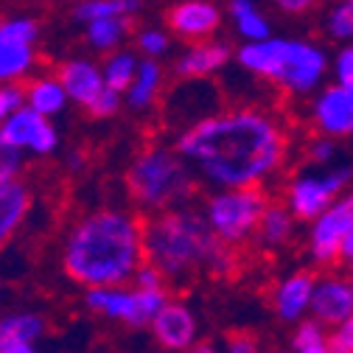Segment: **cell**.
I'll use <instances>...</instances> for the list:
<instances>
[{"mask_svg":"<svg viewBox=\"0 0 353 353\" xmlns=\"http://www.w3.org/2000/svg\"><path fill=\"white\" fill-rule=\"evenodd\" d=\"M174 149L216 191L261 188L281 171L289 138L263 110H228L176 135Z\"/></svg>","mask_w":353,"mask_h":353,"instance_id":"1","label":"cell"},{"mask_svg":"<svg viewBox=\"0 0 353 353\" xmlns=\"http://www.w3.org/2000/svg\"><path fill=\"white\" fill-rule=\"evenodd\" d=\"M143 263V222L118 208L87 213L62 247L68 278L87 289H118L135 281Z\"/></svg>","mask_w":353,"mask_h":353,"instance_id":"2","label":"cell"},{"mask_svg":"<svg viewBox=\"0 0 353 353\" xmlns=\"http://www.w3.org/2000/svg\"><path fill=\"white\" fill-rule=\"evenodd\" d=\"M143 255L146 263L171 281L196 272L225 275L233 263L230 247L219 241L205 213L188 205L149 216L143 222Z\"/></svg>","mask_w":353,"mask_h":353,"instance_id":"3","label":"cell"},{"mask_svg":"<svg viewBox=\"0 0 353 353\" xmlns=\"http://www.w3.org/2000/svg\"><path fill=\"white\" fill-rule=\"evenodd\" d=\"M236 62L244 73L272 81L289 96H317L325 87L331 57L323 46L300 37H272L267 42H252L236 51Z\"/></svg>","mask_w":353,"mask_h":353,"instance_id":"4","label":"cell"},{"mask_svg":"<svg viewBox=\"0 0 353 353\" xmlns=\"http://www.w3.org/2000/svg\"><path fill=\"white\" fill-rule=\"evenodd\" d=\"M126 191L138 208L165 213L185 208L194 194V168L176 149L152 146L141 152L126 168Z\"/></svg>","mask_w":353,"mask_h":353,"instance_id":"5","label":"cell"},{"mask_svg":"<svg viewBox=\"0 0 353 353\" xmlns=\"http://www.w3.org/2000/svg\"><path fill=\"white\" fill-rule=\"evenodd\" d=\"M270 196L263 188H239V191H216L208 196L202 213L219 241L236 247L258 233L263 216L270 210Z\"/></svg>","mask_w":353,"mask_h":353,"instance_id":"6","label":"cell"},{"mask_svg":"<svg viewBox=\"0 0 353 353\" xmlns=\"http://www.w3.org/2000/svg\"><path fill=\"white\" fill-rule=\"evenodd\" d=\"M353 180V165H331V168H317V171H300L297 176L286 183L283 191V205L297 222H317V219L350 188Z\"/></svg>","mask_w":353,"mask_h":353,"instance_id":"7","label":"cell"},{"mask_svg":"<svg viewBox=\"0 0 353 353\" xmlns=\"http://www.w3.org/2000/svg\"><path fill=\"white\" fill-rule=\"evenodd\" d=\"M84 303L99 314L126 325H149L168 305L165 292H126V289H87Z\"/></svg>","mask_w":353,"mask_h":353,"instance_id":"8","label":"cell"},{"mask_svg":"<svg viewBox=\"0 0 353 353\" xmlns=\"http://www.w3.org/2000/svg\"><path fill=\"white\" fill-rule=\"evenodd\" d=\"M350 230H353V185L317 222L308 225V255H312L317 267H334Z\"/></svg>","mask_w":353,"mask_h":353,"instance_id":"9","label":"cell"},{"mask_svg":"<svg viewBox=\"0 0 353 353\" xmlns=\"http://www.w3.org/2000/svg\"><path fill=\"white\" fill-rule=\"evenodd\" d=\"M308 118L323 138H353V90H345L339 84H325L308 104Z\"/></svg>","mask_w":353,"mask_h":353,"instance_id":"10","label":"cell"},{"mask_svg":"<svg viewBox=\"0 0 353 353\" xmlns=\"http://www.w3.org/2000/svg\"><path fill=\"white\" fill-rule=\"evenodd\" d=\"M0 143L14 152L31 149L34 154L42 157V154H51L59 146V132L54 129V123L48 118H42L34 110L23 107L14 115H9L6 123L0 126Z\"/></svg>","mask_w":353,"mask_h":353,"instance_id":"11","label":"cell"},{"mask_svg":"<svg viewBox=\"0 0 353 353\" xmlns=\"http://www.w3.org/2000/svg\"><path fill=\"white\" fill-rule=\"evenodd\" d=\"M222 20H225L222 9L210 3V0H185V3L171 6L165 14L168 28L176 37L191 39L194 46L196 42H208V37H213L219 31Z\"/></svg>","mask_w":353,"mask_h":353,"instance_id":"12","label":"cell"},{"mask_svg":"<svg viewBox=\"0 0 353 353\" xmlns=\"http://www.w3.org/2000/svg\"><path fill=\"white\" fill-rule=\"evenodd\" d=\"M312 314L331 331L345 325L353 317V278H345V275L317 278Z\"/></svg>","mask_w":353,"mask_h":353,"instance_id":"13","label":"cell"},{"mask_svg":"<svg viewBox=\"0 0 353 353\" xmlns=\"http://www.w3.org/2000/svg\"><path fill=\"white\" fill-rule=\"evenodd\" d=\"M57 79L62 81L65 93L70 101H76L79 107H84L90 112L96 107V101L110 90L107 81H104V70L90 62V59H68L59 65Z\"/></svg>","mask_w":353,"mask_h":353,"instance_id":"14","label":"cell"},{"mask_svg":"<svg viewBox=\"0 0 353 353\" xmlns=\"http://www.w3.org/2000/svg\"><path fill=\"white\" fill-rule=\"evenodd\" d=\"M314 289H317V275L312 270H297L286 275L272 294V308L283 323H303L305 312H312L314 303Z\"/></svg>","mask_w":353,"mask_h":353,"instance_id":"15","label":"cell"},{"mask_svg":"<svg viewBox=\"0 0 353 353\" xmlns=\"http://www.w3.org/2000/svg\"><path fill=\"white\" fill-rule=\"evenodd\" d=\"M196 317L185 303L168 300V305L154 317L152 334L165 350H191L196 345Z\"/></svg>","mask_w":353,"mask_h":353,"instance_id":"16","label":"cell"},{"mask_svg":"<svg viewBox=\"0 0 353 353\" xmlns=\"http://www.w3.org/2000/svg\"><path fill=\"white\" fill-rule=\"evenodd\" d=\"M230 62V46L228 42H196L185 54L176 57L174 62V76L185 81H205L208 76L219 73Z\"/></svg>","mask_w":353,"mask_h":353,"instance_id":"17","label":"cell"},{"mask_svg":"<svg viewBox=\"0 0 353 353\" xmlns=\"http://www.w3.org/2000/svg\"><path fill=\"white\" fill-rule=\"evenodd\" d=\"M31 208V194L23 180H0V247H3Z\"/></svg>","mask_w":353,"mask_h":353,"instance_id":"18","label":"cell"},{"mask_svg":"<svg viewBox=\"0 0 353 353\" xmlns=\"http://www.w3.org/2000/svg\"><path fill=\"white\" fill-rule=\"evenodd\" d=\"M228 12L233 17V26H236L239 37L244 39V46L272 39V23H270V17L263 14L261 6L252 3V0H233V3L228 6Z\"/></svg>","mask_w":353,"mask_h":353,"instance_id":"19","label":"cell"},{"mask_svg":"<svg viewBox=\"0 0 353 353\" xmlns=\"http://www.w3.org/2000/svg\"><path fill=\"white\" fill-rule=\"evenodd\" d=\"M26 104L42 118L59 115L68 104V93L57 76H39L26 87Z\"/></svg>","mask_w":353,"mask_h":353,"instance_id":"20","label":"cell"},{"mask_svg":"<svg viewBox=\"0 0 353 353\" xmlns=\"http://www.w3.org/2000/svg\"><path fill=\"white\" fill-rule=\"evenodd\" d=\"M160 84H163V68L154 59H143L141 68H138L135 81H132V87L126 90V104L132 110L152 107L157 93H160Z\"/></svg>","mask_w":353,"mask_h":353,"instance_id":"21","label":"cell"},{"mask_svg":"<svg viewBox=\"0 0 353 353\" xmlns=\"http://www.w3.org/2000/svg\"><path fill=\"white\" fill-rule=\"evenodd\" d=\"M46 323L39 314H12L0 320V350L12 345H34L42 336Z\"/></svg>","mask_w":353,"mask_h":353,"instance_id":"22","label":"cell"},{"mask_svg":"<svg viewBox=\"0 0 353 353\" xmlns=\"http://www.w3.org/2000/svg\"><path fill=\"white\" fill-rule=\"evenodd\" d=\"M294 225H297V219L289 213L286 205H270L267 216H263V222L258 228V239L263 247H283L292 241Z\"/></svg>","mask_w":353,"mask_h":353,"instance_id":"23","label":"cell"},{"mask_svg":"<svg viewBox=\"0 0 353 353\" xmlns=\"http://www.w3.org/2000/svg\"><path fill=\"white\" fill-rule=\"evenodd\" d=\"M34 48L26 46H14L3 34H0V84H12L17 79H23L31 68H34Z\"/></svg>","mask_w":353,"mask_h":353,"instance_id":"24","label":"cell"},{"mask_svg":"<svg viewBox=\"0 0 353 353\" xmlns=\"http://www.w3.org/2000/svg\"><path fill=\"white\" fill-rule=\"evenodd\" d=\"M129 34V17H107L87 26V46L96 51H118V46Z\"/></svg>","mask_w":353,"mask_h":353,"instance_id":"25","label":"cell"},{"mask_svg":"<svg viewBox=\"0 0 353 353\" xmlns=\"http://www.w3.org/2000/svg\"><path fill=\"white\" fill-rule=\"evenodd\" d=\"M138 68H141V62L132 51H115V54L107 57L101 70H104V81H107L110 90L126 93L132 87V81H135V76H138Z\"/></svg>","mask_w":353,"mask_h":353,"instance_id":"26","label":"cell"},{"mask_svg":"<svg viewBox=\"0 0 353 353\" xmlns=\"http://www.w3.org/2000/svg\"><path fill=\"white\" fill-rule=\"evenodd\" d=\"M141 12V3H132V0H87V3H79L73 9V17L79 23H96V20H107V17H126Z\"/></svg>","mask_w":353,"mask_h":353,"instance_id":"27","label":"cell"},{"mask_svg":"<svg viewBox=\"0 0 353 353\" xmlns=\"http://www.w3.org/2000/svg\"><path fill=\"white\" fill-rule=\"evenodd\" d=\"M323 28L328 34V39L342 42V46H350L353 39V0H342V3H334L325 12Z\"/></svg>","mask_w":353,"mask_h":353,"instance_id":"28","label":"cell"},{"mask_svg":"<svg viewBox=\"0 0 353 353\" xmlns=\"http://www.w3.org/2000/svg\"><path fill=\"white\" fill-rule=\"evenodd\" d=\"M328 342V328L314 320V317H308L303 323L294 325V334H292V347L300 353V350H308V347H320Z\"/></svg>","mask_w":353,"mask_h":353,"instance_id":"29","label":"cell"},{"mask_svg":"<svg viewBox=\"0 0 353 353\" xmlns=\"http://www.w3.org/2000/svg\"><path fill=\"white\" fill-rule=\"evenodd\" d=\"M0 34H3L14 46H26L34 48V42L39 39V26L31 17H9L0 23Z\"/></svg>","mask_w":353,"mask_h":353,"instance_id":"30","label":"cell"},{"mask_svg":"<svg viewBox=\"0 0 353 353\" xmlns=\"http://www.w3.org/2000/svg\"><path fill=\"white\" fill-rule=\"evenodd\" d=\"M331 76H334V84L353 90V46H342L331 57Z\"/></svg>","mask_w":353,"mask_h":353,"instance_id":"31","label":"cell"},{"mask_svg":"<svg viewBox=\"0 0 353 353\" xmlns=\"http://www.w3.org/2000/svg\"><path fill=\"white\" fill-rule=\"evenodd\" d=\"M334 157H336V141H331V138L317 135L305 143V160L314 168H328Z\"/></svg>","mask_w":353,"mask_h":353,"instance_id":"32","label":"cell"},{"mask_svg":"<svg viewBox=\"0 0 353 353\" xmlns=\"http://www.w3.org/2000/svg\"><path fill=\"white\" fill-rule=\"evenodd\" d=\"M168 46H171V39H168V34L160 31V28H146V31L138 34V48L146 54V59L163 57V54L168 51Z\"/></svg>","mask_w":353,"mask_h":353,"instance_id":"33","label":"cell"},{"mask_svg":"<svg viewBox=\"0 0 353 353\" xmlns=\"http://www.w3.org/2000/svg\"><path fill=\"white\" fill-rule=\"evenodd\" d=\"M135 286H138V292H165L163 289L165 278H163L160 270L152 267V263H143V267L138 270V275H135Z\"/></svg>","mask_w":353,"mask_h":353,"instance_id":"34","label":"cell"},{"mask_svg":"<svg viewBox=\"0 0 353 353\" xmlns=\"http://www.w3.org/2000/svg\"><path fill=\"white\" fill-rule=\"evenodd\" d=\"M23 168V154L0 143V180H17Z\"/></svg>","mask_w":353,"mask_h":353,"instance_id":"35","label":"cell"},{"mask_svg":"<svg viewBox=\"0 0 353 353\" xmlns=\"http://www.w3.org/2000/svg\"><path fill=\"white\" fill-rule=\"evenodd\" d=\"M222 353H261V347H258V339H255L252 334H247V331H236V334L228 336Z\"/></svg>","mask_w":353,"mask_h":353,"instance_id":"36","label":"cell"},{"mask_svg":"<svg viewBox=\"0 0 353 353\" xmlns=\"http://www.w3.org/2000/svg\"><path fill=\"white\" fill-rule=\"evenodd\" d=\"M278 9L286 12V14H300V12L314 9V3H312V0H281Z\"/></svg>","mask_w":353,"mask_h":353,"instance_id":"37","label":"cell"},{"mask_svg":"<svg viewBox=\"0 0 353 353\" xmlns=\"http://www.w3.org/2000/svg\"><path fill=\"white\" fill-rule=\"evenodd\" d=\"M339 261H342V263H347V267H353V230L347 233V239H345V244H342Z\"/></svg>","mask_w":353,"mask_h":353,"instance_id":"38","label":"cell"},{"mask_svg":"<svg viewBox=\"0 0 353 353\" xmlns=\"http://www.w3.org/2000/svg\"><path fill=\"white\" fill-rule=\"evenodd\" d=\"M188 353H219V347H216L210 339H199Z\"/></svg>","mask_w":353,"mask_h":353,"instance_id":"39","label":"cell"},{"mask_svg":"<svg viewBox=\"0 0 353 353\" xmlns=\"http://www.w3.org/2000/svg\"><path fill=\"white\" fill-rule=\"evenodd\" d=\"M0 353H37L34 345H12V347H3Z\"/></svg>","mask_w":353,"mask_h":353,"instance_id":"40","label":"cell"},{"mask_svg":"<svg viewBox=\"0 0 353 353\" xmlns=\"http://www.w3.org/2000/svg\"><path fill=\"white\" fill-rule=\"evenodd\" d=\"M339 331H342V334H345V336L350 339V345H353V317H350V320H347L345 325H339Z\"/></svg>","mask_w":353,"mask_h":353,"instance_id":"41","label":"cell"},{"mask_svg":"<svg viewBox=\"0 0 353 353\" xmlns=\"http://www.w3.org/2000/svg\"><path fill=\"white\" fill-rule=\"evenodd\" d=\"M300 353H331L328 345H320V347H308V350H300Z\"/></svg>","mask_w":353,"mask_h":353,"instance_id":"42","label":"cell"}]
</instances>
